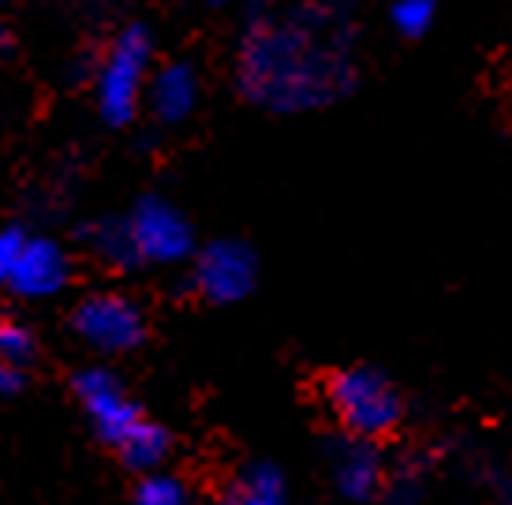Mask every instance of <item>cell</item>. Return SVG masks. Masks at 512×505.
<instances>
[{
    "label": "cell",
    "instance_id": "cell-5",
    "mask_svg": "<svg viewBox=\"0 0 512 505\" xmlns=\"http://www.w3.org/2000/svg\"><path fill=\"white\" fill-rule=\"evenodd\" d=\"M75 333L98 352H131L146 341V318L139 303L120 292H94L72 315Z\"/></svg>",
    "mask_w": 512,
    "mask_h": 505
},
{
    "label": "cell",
    "instance_id": "cell-11",
    "mask_svg": "<svg viewBox=\"0 0 512 505\" xmlns=\"http://www.w3.org/2000/svg\"><path fill=\"white\" fill-rule=\"evenodd\" d=\"M217 505H285V476L273 464H251L228 483Z\"/></svg>",
    "mask_w": 512,
    "mask_h": 505
},
{
    "label": "cell",
    "instance_id": "cell-7",
    "mask_svg": "<svg viewBox=\"0 0 512 505\" xmlns=\"http://www.w3.org/2000/svg\"><path fill=\"white\" fill-rule=\"evenodd\" d=\"M258 262L255 251L240 240H214L210 247H202V255L195 259V289L202 300L210 303H236L247 292L255 289Z\"/></svg>",
    "mask_w": 512,
    "mask_h": 505
},
{
    "label": "cell",
    "instance_id": "cell-9",
    "mask_svg": "<svg viewBox=\"0 0 512 505\" xmlns=\"http://www.w3.org/2000/svg\"><path fill=\"white\" fill-rule=\"evenodd\" d=\"M333 483L348 502H370L382 491V457L370 438H348L333 449Z\"/></svg>",
    "mask_w": 512,
    "mask_h": 505
},
{
    "label": "cell",
    "instance_id": "cell-6",
    "mask_svg": "<svg viewBox=\"0 0 512 505\" xmlns=\"http://www.w3.org/2000/svg\"><path fill=\"white\" fill-rule=\"evenodd\" d=\"M75 397L86 408V416L94 423V431L101 434V442L109 446H120L135 427H139V404L131 401L128 390L120 386V378L105 367H83L79 375L72 378Z\"/></svg>",
    "mask_w": 512,
    "mask_h": 505
},
{
    "label": "cell",
    "instance_id": "cell-10",
    "mask_svg": "<svg viewBox=\"0 0 512 505\" xmlns=\"http://www.w3.org/2000/svg\"><path fill=\"white\" fill-rule=\"evenodd\" d=\"M146 94H150V109L157 113V120L180 124V120H187V116L195 113V105H199V75H195V68L184 64V60H172L161 72L150 75Z\"/></svg>",
    "mask_w": 512,
    "mask_h": 505
},
{
    "label": "cell",
    "instance_id": "cell-14",
    "mask_svg": "<svg viewBox=\"0 0 512 505\" xmlns=\"http://www.w3.org/2000/svg\"><path fill=\"white\" fill-rule=\"evenodd\" d=\"M34 352H38V345H34V333L23 326V322H12V318H4L0 322V356L12 363V367H27L30 360H34Z\"/></svg>",
    "mask_w": 512,
    "mask_h": 505
},
{
    "label": "cell",
    "instance_id": "cell-19",
    "mask_svg": "<svg viewBox=\"0 0 512 505\" xmlns=\"http://www.w3.org/2000/svg\"><path fill=\"white\" fill-rule=\"evenodd\" d=\"M0 45H8V34H4V27H0Z\"/></svg>",
    "mask_w": 512,
    "mask_h": 505
},
{
    "label": "cell",
    "instance_id": "cell-4",
    "mask_svg": "<svg viewBox=\"0 0 512 505\" xmlns=\"http://www.w3.org/2000/svg\"><path fill=\"white\" fill-rule=\"evenodd\" d=\"M124 236H128L131 266H172L184 262L195 251V229L172 202L143 199L124 221Z\"/></svg>",
    "mask_w": 512,
    "mask_h": 505
},
{
    "label": "cell",
    "instance_id": "cell-12",
    "mask_svg": "<svg viewBox=\"0 0 512 505\" xmlns=\"http://www.w3.org/2000/svg\"><path fill=\"white\" fill-rule=\"evenodd\" d=\"M116 449H120V457H124L128 468H135V472H154L157 464L169 457L172 438L161 423H150V419L143 416L139 419V427H135Z\"/></svg>",
    "mask_w": 512,
    "mask_h": 505
},
{
    "label": "cell",
    "instance_id": "cell-16",
    "mask_svg": "<svg viewBox=\"0 0 512 505\" xmlns=\"http://www.w3.org/2000/svg\"><path fill=\"white\" fill-rule=\"evenodd\" d=\"M23 244H27V232L23 229H4L0 232V289L12 281L15 262L23 255Z\"/></svg>",
    "mask_w": 512,
    "mask_h": 505
},
{
    "label": "cell",
    "instance_id": "cell-15",
    "mask_svg": "<svg viewBox=\"0 0 512 505\" xmlns=\"http://www.w3.org/2000/svg\"><path fill=\"white\" fill-rule=\"evenodd\" d=\"M393 27L404 34V38H419L427 34L430 23H434V0H393Z\"/></svg>",
    "mask_w": 512,
    "mask_h": 505
},
{
    "label": "cell",
    "instance_id": "cell-1",
    "mask_svg": "<svg viewBox=\"0 0 512 505\" xmlns=\"http://www.w3.org/2000/svg\"><path fill=\"white\" fill-rule=\"evenodd\" d=\"M352 23L341 0L258 4L240 42L243 94L273 113H303L352 87Z\"/></svg>",
    "mask_w": 512,
    "mask_h": 505
},
{
    "label": "cell",
    "instance_id": "cell-13",
    "mask_svg": "<svg viewBox=\"0 0 512 505\" xmlns=\"http://www.w3.org/2000/svg\"><path fill=\"white\" fill-rule=\"evenodd\" d=\"M135 505H191V494L176 476H146L135 487Z\"/></svg>",
    "mask_w": 512,
    "mask_h": 505
},
{
    "label": "cell",
    "instance_id": "cell-18",
    "mask_svg": "<svg viewBox=\"0 0 512 505\" xmlns=\"http://www.w3.org/2000/svg\"><path fill=\"white\" fill-rule=\"evenodd\" d=\"M19 386H23V371L0 356V393H15Z\"/></svg>",
    "mask_w": 512,
    "mask_h": 505
},
{
    "label": "cell",
    "instance_id": "cell-3",
    "mask_svg": "<svg viewBox=\"0 0 512 505\" xmlns=\"http://www.w3.org/2000/svg\"><path fill=\"white\" fill-rule=\"evenodd\" d=\"M150 53H154L150 34L143 27H128L124 34H116L109 53L101 57L98 75H94V94H98L101 116L113 128L131 124L139 113L143 87L150 83Z\"/></svg>",
    "mask_w": 512,
    "mask_h": 505
},
{
    "label": "cell",
    "instance_id": "cell-17",
    "mask_svg": "<svg viewBox=\"0 0 512 505\" xmlns=\"http://www.w3.org/2000/svg\"><path fill=\"white\" fill-rule=\"evenodd\" d=\"M385 505H423V498H419V487L408 483V476H400L397 483L389 487V502Z\"/></svg>",
    "mask_w": 512,
    "mask_h": 505
},
{
    "label": "cell",
    "instance_id": "cell-2",
    "mask_svg": "<svg viewBox=\"0 0 512 505\" xmlns=\"http://www.w3.org/2000/svg\"><path fill=\"white\" fill-rule=\"evenodd\" d=\"M326 404L348 434L378 442L393 434L404 416L397 386L374 367H341L326 378Z\"/></svg>",
    "mask_w": 512,
    "mask_h": 505
},
{
    "label": "cell",
    "instance_id": "cell-8",
    "mask_svg": "<svg viewBox=\"0 0 512 505\" xmlns=\"http://www.w3.org/2000/svg\"><path fill=\"white\" fill-rule=\"evenodd\" d=\"M68 277H72V262L64 255V247L45 236H27L8 289L23 300H49L68 285Z\"/></svg>",
    "mask_w": 512,
    "mask_h": 505
}]
</instances>
